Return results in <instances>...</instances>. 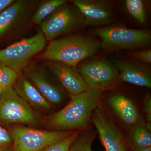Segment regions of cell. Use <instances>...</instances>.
Wrapping results in <instances>:
<instances>
[{
	"instance_id": "6da1fadb",
	"label": "cell",
	"mask_w": 151,
	"mask_h": 151,
	"mask_svg": "<svg viewBox=\"0 0 151 151\" xmlns=\"http://www.w3.org/2000/svg\"><path fill=\"white\" fill-rule=\"evenodd\" d=\"M100 48V42L90 36L78 34L51 41L40 58L76 68L79 63L97 53Z\"/></svg>"
},
{
	"instance_id": "7a4b0ae2",
	"label": "cell",
	"mask_w": 151,
	"mask_h": 151,
	"mask_svg": "<svg viewBox=\"0 0 151 151\" xmlns=\"http://www.w3.org/2000/svg\"><path fill=\"white\" fill-rule=\"evenodd\" d=\"M100 92L91 89L70 95L69 103L49 119V125L59 131L86 127L97 108Z\"/></svg>"
},
{
	"instance_id": "3957f363",
	"label": "cell",
	"mask_w": 151,
	"mask_h": 151,
	"mask_svg": "<svg viewBox=\"0 0 151 151\" xmlns=\"http://www.w3.org/2000/svg\"><path fill=\"white\" fill-rule=\"evenodd\" d=\"M93 33L101 38V48L108 51L144 48L151 40L150 31L133 29L121 25L99 28Z\"/></svg>"
},
{
	"instance_id": "277c9868",
	"label": "cell",
	"mask_w": 151,
	"mask_h": 151,
	"mask_svg": "<svg viewBox=\"0 0 151 151\" xmlns=\"http://www.w3.org/2000/svg\"><path fill=\"white\" fill-rule=\"evenodd\" d=\"M46 44L45 36L38 30L32 37L1 50L0 63L8 66L20 75L27 68L32 58L43 50Z\"/></svg>"
},
{
	"instance_id": "5b68a950",
	"label": "cell",
	"mask_w": 151,
	"mask_h": 151,
	"mask_svg": "<svg viewBox=\"0 0 151 151\" xmlns=\"http://www.w3.org/2000/svg\"><path fill=\"white\" fill-rule=\"evenodd\" d=\"M40 25V31L46 40L52 41L60 36L78 29L85 24L78 9L66 2L45 19Z\"/></svg>"
},
{
	"instance_id": "8992f818",
	"label": "cell",
	"mask_w": 151,
	"mask_h": 151,
	"mask_svg": "<svg viewBox=\"0 0 151 151\" xmlns=\"http://www.w3.org/2000/svg\"><path fill=\"white\" fill-rule=\"evenodd\" d=\"M14 151H41L74 132L44 131L22 127L11 129Z\"/></svg>"
},
{
	"instance_id": "52a82bcc",
	"label": "cell",
	"mask_w": 151,
	"mask_h": 151,
	"mask_svg": "<svg viewBox=\"0 0 151 151\" xmlns=\"http://www.w3.org/2000/svg\"><path fill=\"white\" fill-rule=\"evenodd\" d=\"M36 122L34 112L13 87L4 89L0 98V122L4 124H33Z\"/></svg>"
},
{
	"instance_id": "ba28073f",
	"label": "cell",
	"mask_w": 151,
	"mask_h": 151,
	"mask_svg": "<svg viewBox=\"0 0 151 151\" xmlns=\"http://www.w3.org/2000/svg\"><path fill=\"white\" fill-rule=\"evenodd\" d=\"M89 88L101 92L116 84L119 71L113 63L107 60H96L82 64L77 69Z\"/></svg>"
},
{
	"instance_id": "9c48e42d",
	"label": "cell",
	"mask_w": 151,
	"mask_h": 151,
	"mask_svg": "<svg viewBox=\"0 0 151 151\" xmlns=\"http://www.w3.org/2000/svg\"><path fill=\"white\" fill-rule=\"evenodd\" d=\"M84 18L85 25L99 28L110 25L115 20L113 6L109 1L72 0Z\"/></svg>"
},
{
	"instance_id": "30bf717a",
	"label": "cell",
	"mask_w": 151,
	"mask_h": 151,
	"mask_svg": "<svg viewBox=\"0 0 151 151\" xmlns=\"http://www.w3.org/2000/svg\"><path fill=\"white\" fill-rule=\"evenodd\" d=\"M92 122L106 151H128L126 141L119 129L99 108L93 112Z\"/></svg>"
},
{
	"instance_id": "8fae6325",
	"label": "cell",
	"mask_w": 151,
	"mask_h": 151,
	"mask_svg": "<svg viewBox=\"0 0 151 151\" xmlns=\"http://www.w3.org/2000/svg\"><path fill=\"white\" fill-rule=\"evenodd\" d=\"M43 66L35 64L28 66L24 71L25 77L32 82L33 85L49 103H61L63 97L62 90L50 80L47 68H45Z\"/></svg>"
},
{
	"instance_id": "7c38bea8",
	"label": "cell",
	"mask_w": 151,
	"mask_h": 151,
	"mask_svg": "<svg viewBox=\"0 0 151 151\" xmlns=\"http://www.w3.org/2000/svg\"><path fill=\"white\" fill-rule=\"evenodd\" d=\"M45 66L69 93L76 95L87 91L89 88L76 68L62 63L46 61Z\"/></svg>"
},
{
	"instance_id": "4fadbf2b",
	"label": "cell",
	"mask_w": 151,
	"mask_h": 151,
	"mask_svg": "<svg viewBox=\"0 0 151 151\" xmlns=\"http://www.w3.org/2000/svg\"><path fill=\"white\" fill-rule=\"evenodd\" d=\"M32 1H15L0 13V38L14 28L29 13Z\"/></svg>"
},
{
	"instance_id": "5bb4252c",
	"label": "cell",
	"mask_w": 151,
	"mask_h": 151,
	"mask_svg": "<svg viewBox=\"0 0 151 151\" xmlns=\"http://www.w3.org/2000/svg\"><path fill=\"white\" fill-rule=\"evenodd\" d=\"M113 63L119 71V78L122 81L137 86L151 88V74L147 69L124 60H114Z\"/></svg>"
},
{
	"instance_id": "9a60e30c",
	"label": "cell",
	"mask_w": 151,
	"mask_h": 151,
	"mask_svg": "<svg viewBox=\"0 0 151 151\" xmlns=\"http://www.w3.org/2000/svg\"><path fill=\"white\" fill-rule=\"evenodd\" d=\"M17 93L27 103L43 109H48L50 105L25 76H19L13 86Z\"/></svg>"
},
{
	"instance_id": "2e32d148",
	"label": "cell",
	"mask_w": 151,
	"mask_h": 151,
	"mask_svg": "<svg viewBox=\"0 0 151 151\" xmlns=\"http://www.w3.org/2000/svg\"><path fill=\"white\" fill-rule=\"evenodd\" d=\"M109 103L116 114L126 124L134 125L139 121L137 110L132 100L121 94L110 97Z\"/></svg>"
},
{
	"instance_id": "e0dca14e",
	"label": "cell",
	"mask_w": 151,
	"mask_h": 151,
	"mask_svg": "<svg viewBox=\"0 0 151 151\" xmlns=\"http://www.w3.org/2000/svg\"><path fill=\"white\" fill-rule=\"evenodd\" d=\"M128 140L134 150L151 147V131L139 119L130 130Z\"/></svg>"
},
{
	"instance_id": "ac0fdd59",
	"label": "cell",
	"mask_w": 151,
	"mask_h": 151,
	"mask_svg": "<svg viewBox=\"0 0 151 151\" xmlns=\"http://www.w3.org/2000/svg\"><path fill=\"white\" fill-rule=\"evenodd\" d=\"M67 2L66 0H47L42 2L36 10L32 17L36 24L40 25L45 19L50 15L57 9Z\"/></svg>"
},
{
	"instance_id": "d6986e66",
	"label": "cell",
	"mask_w": 151,
	"mask_h": 151,
	"mask_svg": "<svg viewBox=\"0 0 151 151\" xmlns=\"http://www.w3.org/2000/svg\"><path fill=\"white\" fill-rule=\"evenodd\" d=\"M126 7L129 14L141 24H145L146 12L144 2L142 0H127Z\"/></svg>"
},
{
	"instance_id": "ffe728a7",
	"label": "cell",
	"mask_w": 151,
	"mask_h": 151,
	"mask_svg": "<svg viewBox=\"0 0 151 151\" xmlns=\"http://www.w3.org/2000/svg\"><path fill=\"white\" fill-rule=\"evenodd\" d=\"M94 137L91 132H86L78 135L71 144L70 151H93L92 145Z\"/></svg>"
},
{
	"instance_id": "44dd1931",
	"label": "cell",
	"mask_w": 151,
	"mask_h": 151,
	"mask_svg": "<svg viewBox=\"0 0 151 151\" xmlns=\"http://www.w3.org/2000/svg\"><path fill=\"white\" fill-rule=\"evenodd\" d=\"M18 74L10 68L0 63V86L4 89L13 87Z\"/></svg>"
},
{
	"instance_id": "7402d4cb",
	"label": "cell",
	"mask_w": 151,
	"mask_h": 151,
	"mask_svg": "<svg viewBox=\"0 0 151 151\" xmlns=\"http://www.w3.org/2000/svg\"><path fill=\"white\" fill-rule=\"evenodd\" d=\"M78 134V132H74L67 137L48 146L41 151H70L71 144Z\"/></svg>"
},
{
	"instance_id": "603a6c76",
	"label": "cell",
	"mask_w": 151,
	"mask_h": 151,
	"mask_svg": "<svg viewBox=\"0 0 151 151\" xmlns=\"http://www.w3.org/2000/svg\"><path fill=\"white\" fill-rule=\"evenodd\" d=\"M13 145L10 133L0 126V151H8Z\"/></svg>"
},
{
	"instance_id": "cb8c5ba5",
	"label": "cell",
	"mask_w": 151,
	"mask_h": 151,
	"mask_svg": "<svg viewBox=\"0 0 151 151\" xmlns=\"http://www.w3.org/2000/svg\"><path fill=\"white\" fill-rule=\"evenodd\" d=\"M132 55L136 59L140 60L142 62L151 63V50L147 49L134 52Z\"/></svg>"
},
{
	"instance_id": "d4e9b609",
	"label": "cell",
	"mask_w": 151,
	"mask_h": 151,
	"mask_svg": "<svg viewBox=\"0 0 151 151\" xmlns=\"http://www.w3.org/2000/svg\"><path fill=\"white\" fill-rule=\"evenodd\" d=\"M144 111L147 117V123L146 124L147 128L151 129V98L150 95L146 96L144 101Z\"/></svg>"
},
{
	"instance_id": "484cf974",
	"label": "cell",
	"mask_w": 151,
	"mask_h": 151,
	"mask_svg": "<svg viewBox=\"0 0 151 151\" xmlns=\"http://www.w3.org/2000/svg\"><path fill=\"white\" fill-rule=\"evenodd\" d=\"M15 0H0V13L10 5Z\"/></svg>"
},
{
	"instance_id": "4316f807",
	"label": "cell",
	"mask_w": 151,
	"mask_h": 151,
	"mask_svg": "<svg viewBox=\"0 0 151 151\" xmlns=\"http://www.w3.org/2000/svg\"><path fill=\"white\" fill-rule=\"evenodd\" d=\"M134 151H151V147L145 148H142L134 149Z\"/></svg>"
},
{
	"instance_id": "83f0119b",
	"label": "cell",
	"mask_w": 151,
	"mask_h": 151,
	"mask_svg": "<svg viewBox=\"0 0 151 151\" xmlns=\"http://www.w3.org/2000/svg\"><path fill=\"white\" fill-rule=\"evenodd\" d=\"M4 89H3L2 87L1 86H0V98L1 97L2 95L3 91H4Z\"/></svg>"
}]
</instances>
